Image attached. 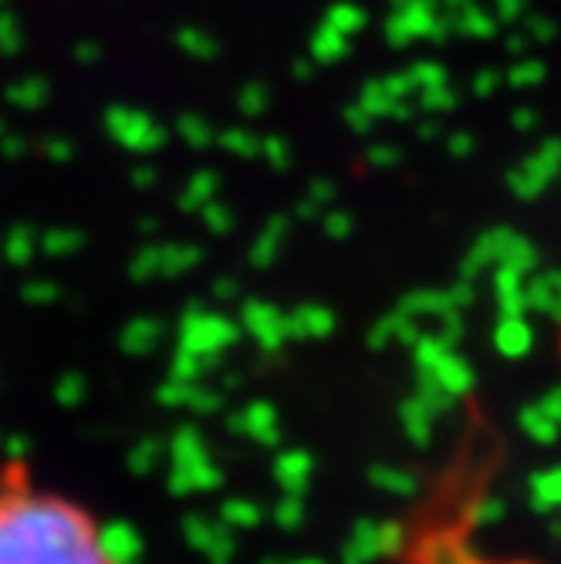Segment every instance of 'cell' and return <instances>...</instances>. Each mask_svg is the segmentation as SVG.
I'll return each instance as SVG.
<instances>
[{
	"mask_svg": "<svg viewBox=\"0 0 561 564\" xmlns=\"http://www.w3.org/2000/svg\"><path fill=\"white\" fill-rule=\"evenodd\" d=\"M0 564H119L91 510L37 484L24 459L0 470Z\"/></svg>",
	"mask_w": 561,
	"mask_h": 564,
	"instance_id": "6da1fadb",
	"label": "cell"
}]
</instances>
